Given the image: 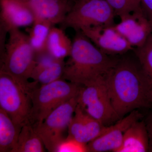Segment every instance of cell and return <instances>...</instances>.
Returning a JSON list of instances; mask_svg holds the SVG:
<instances>
[{
	"label": "cell",
	"mask_w": 152,
	"mask_h": 152,
	"mask_svg": "<svg viewBox=\"0 0 152 152\" xmlns=\"http://www.w3.org/2000/svg\"><path fill=\"white\" fill-rule=\"evenodd\" d=\"M105 80L112 106L120 118L137 109L152 108V85L140 64L118 60Z\"/></svg>",
	"instance_id": "6da1fadb"
},
{
	"label": "cell",
	"mask_w": 152,
	"mask_h": 152,
	"mask_svg": "<svg viewBox=\"0 0 152 152\" xmlns=\"http://www.w3.org/2000/svg\"><path fill=\"white\" fill-rule=\"evenodd\" d=\"M118 60L102 52L81 31H76L62 79L87 86L107 75Z\"/></svg>",
	"instance_id": "7a4b0ae2"
},
{
	"label": "cell",
	"mask_w": 152,
	"mask_h": 152,
	"mask_svg": "<svg viewBox=\"0 0 152 152\" xmlns=\"http://www.w3.org/2000/svg\"><path fill=\"white\" fill-rule=\"evenodd\" d=\"M4 56L1 58L0 71L10 75L27 92L30 94L36 88V83L29 82L36 66L35 52L28 34L20 28L9 31Z\"/></svg>",
	"instance_id": "3957f363"
},
{
	"label": "cell",
	"mask_w": 152,
	"mask_h": 152,
	"mask_svg": "<svg viewBox=\"0 0 152 152\" xmlns=\"http://www.w3.org/2000/svg\"><path fill=\"white\" fill-rule=\"evenodd\" d=\"M81 86L61 78L36 87L30 94L32 102L30 123L34 125L42 122L56 108L78 94Z\"/></svg>",
	"instance_id": "277c9868"
},
{
	"label": "cell",
	"mask_w": 152,
	"mask_h": 152,
	"mask_svg": "<svg viewBox=\"0 0 152 152\" xmlns=\"http://www.w3.org/2000/svg\"><path fill=\"white\" fill-rule=\"evenodd\" d=\"M116 16L105 0H77L67 14L60 27L75 31L99 26H113Z\"/></svg>",
	"instance_id": "5b68a950"
},
{
	"label": "cell",
	"mask_w": 152,
	"mask_h": 152,
	"mask_svg": "<svg viewBox=\"0 0 152 152\" xmlns=\"http://www.w3.org/2000/svg\"><path fill=\"white\" fill-rule=\"evenodd\" d=\"M78 95L56 108L42 122L33 125L49 152H59L65 142V133L77 105Z\"/></svg>",
	"instance_id": "8992f818"
},
{
	"label": "cell",
	"mask_w": 152,
	"mask_h": 152,
	"mask_svg": "<svg viewBox=\"0 0 152 152\" xmlns=\"http://www.w3.org/2000/svg\"><path fill=\"white\" fill-rule=\"evenodd\" d=\"M0 108L20 129L30 123L32 102L30 94L10 75L1 71H0Z\"/></svg>",
	"instance_id": "52a82bcc"
},
{
	"label": "cell",
	"mask_w": 152,
	"mask_h": 152,
	"mask_svg": "<svg viewBox=\"0 0 152 152\" xmlns=\"http://www.w3.org/2000/svg\"><path fill=\"white\" fill-rule=\"evenodd\" d=\"M105 76L89 85L82 86L77 102L85 113L107 126L120 118L112 106Z\"/></svg>",
	"instance_id": "ba28073f"
},
{
	"label": "cell",
	"mask_w": 152,
	"mask_h": 152,
	"mask_svg": "<svg viewBox=\"0 0 152 152\" xmlns=\"http://www.w3.org/2000/svg\"><path fill=\"white\" fill-rule=\"evenodd\" d=\"M113 26H99L81 31L102 52L110 55H122L134 48Z\"/></svg>",
	"instance_id": "9c48e42d"
},
{
	"label": "cell",
	"mask_w": 152,
	"mask_h": 152,
	"mask_svg": "<svg viewBox=\"0 0 152 152\" xmlns=\"http://www.w3.org/2000/svg\"><path fill=\"white\" fill-rule=\"evenodd\" d=\"M142 117V114L134 110L116 124L107 126L100 135L87 144V152H117L122 144L125 132Z\"/></svg>",
	"instance_id": "30bf717a"
},
{
	"label": "cell",
	"mask_w": 152,
	"mask_h": 152,
	"mask_svg": "<svg viewBox=\"0 0 152 152\" xmlns=\"http://www.w3.org/2000/svg\"><path fill=\"white\" fill-rule=\"evenodd\" d=\"M120 19L115 27L134 48L142 46L152 34L151 26L142 7Z\"/></svg>",
	"instance_id": "8fae6325"
},
{
	"label": "cell",
	"mask_w": 152,
	"mask_h": 152,
	"mask_svg": "<svg viewBox=\"0 0 152 152\" xmlns=\"http://www.w3.org/2000/svg\"><path fill=\"white\" fill-rule=\"evenodd\" d=\"M107 126L85 113L77 104L69 125L66 140L86 145L100 135Z\"/></svg>",
	"instance_id": "7c38bea8"
},
{
	"label": "cell",
	"mask_w": 152,
	"mask_h": 152,
	"mask_svg": "<svg viewBox=\"0 0 152 152\" xmlns=\"http://www.w3.org/2000/svg\"><path fill=\"white\" fill-rule=\"evenodd\" d=\"M24 4L34 14L35 19L60 24L70 10L73 4L69 0H17Z\"/></svg>",
	"instance_id": "4fadbf2b"
},
{
	"label": "cell",
	"mask_w": 152,
	"mask_h": 152,
	"mask_svg": "<svg viewBox=\"0 0 152 152\" xmlns=\"http://www.w3.org/2000/svg\"><path fill=\"white\" fill-rule=\"evenodd\" d=\"M1 28L7 32L11 29L33 24L35 17L27 7L17 0H0Z\"/></svg>",
	"instance_id": "5bb4252c"
},
{
	"label": "cell",
	"mask_w": 152,
	"mask_h": 152,
	"mask_svg": "<svg viewBox=\"0 0 152 152\" xmlns=\"http://www.w3.org/2000/svg\"><path fill=\"white\" fill-rule=\"evenodd\" d=\"M149 141L145 124L137 121L131 125L124 134L123 143L117 152L149 151Z\"/></svg>",
	"instance_id": "9a60e30c"
},
{
	"label": "cell",
	"mask_w": 152,
	"mask_h": 152,
	"mask_svg": "<svg viewBox=\"0 0 152 152\" xmlns=\"http://www.w3.org/2000/svg\"><path fill=\"white\" fill-rule=\"evenodd\" d=\"M21 129L7 114L0 108V152H14Z\"/></svg>",
	"instance_id": "2e32d148"
},
{
	"label": "cell",
	"mask_w": 152,
	"mask_h": 152,
	"mask_svg": "<svg viewBox=\"0 0 152 152\" xmlns=\"http://www.w3.org/2000/svg\"><path fill=\"white\" fill-rule=\"evenodd\" d=\"M65 30L53 26L49 32L47 48L55 58L64 59L69 56L72 46V41L66 34Z\"/></svg>",
	"instance_id": "e0dca14e"
},
{
	"label": "cell",
	"mask_w": 152,
	"mask_h": 152,
	"mask_svg": "<svg viewBox=\"0 0 152 152\" xmlns=\"http://www.w3.org/2000/svg\"><path fill=\"white\" fill-rule=\"evenodd\" d=\"M45 148L43 142L34 126L28 123L22 127L14 152H43Z\"/></svg>",
	"instance_id": "ac0fdd59"
},
{
	"label": "cell",
	"mask_w": 152,
	"mask_h": 152,
	"mask_svg": "<svg viewBox=\"0 0 152 152\" xmlns=\"http://www.w3.org/2000/svg\"><path fill=\"white\" fill-rule=\"evenodd\" d=\"M29 31L30 42L35 53L47 50V42L51 28L54 26L45 20L35 19Z\"/></svg>",
	"instance_id": "d6986e66"
},
{
	"label": "cell",
	"mask_w": 152,
	"mask_h": 152,
	"mask_svg": "<svg viewBox=\"0 0 152 152\" xmlns=\"http://www.w3.org/2000/svg\"><path fill=\"white\" fill-rule=\"evenodd\" d=\"M65 62L64 59L56 58L50 64L33 77L34 82L42 85L48 84L61 79Z\"/></svg>",
	"instance_id": "ffe728a7"
},
{
	"label": "cell",
	"mask_w": 152,
	"mask_h": 152,
	"mask_svg": "<svg viewBox=\"0 0 152 152\" xmlns=\"http://www.w3.org/2000/svg\"><path fill=\"white\" fill-rule=\"evenodd\" d=\"M143 72L152 85V34L142 46L133 50Z\"/></svg>",
	"instance_id": "44dd1931"
},
{
	"label": "cell",
	"mask_w": 152,
	"mask_h": 152,
	"mask_svg": "<svg viewBox=\"0 0 152 152\" xmlns=\"http://www.w3.org/2000/svg\"><path fill=\"white\" fill-rule=\"evenodd\" d=\"M120 18L130 14L141 7V0H105Z\"/></svg>",
	"instance_id": "7402d4cb"
},
{
	"label": "cell",
	"mask_w": 152,
	"mask_h": 152,
	"mask_svg": "<svg viewBox=\"0 0 152 152\" xmlns=\"http://www.w3.org/2000/svg\"><path fill=\"white\" fill-rule=\"evenodd\" d=\"M141 6L152 28V0H141Z\"/></svg>",
	"instance_id": "603a6c76"
},
{
	"label": "cell",
	"mask_w": 152,
	"mask_h": 152,
	"mask_svg": "<svg viewBox=\"0 0 152 152\" xmlns=\"http://www.w3.org/2000/svg\"><path fill=\"white\" fill-rule=\"evenodd\" d=\"M145 124L148 134L149 141V152H152V112L147 117Z\"/></svg>",
	"instance_id": "cb8c5ba5"
}]
</instances>
